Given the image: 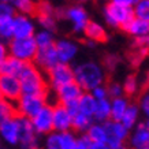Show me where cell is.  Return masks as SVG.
I'll return each mask as SVG.
<instances>
[{
    "mask_svg": "<svg viewBox=\"0 0 149 149\" xmlns=\"http://www.w3.org/2000/svg\"><path fill=\"white\" fill-rule=\"evenodd\" d=\"M72 74H74V82L81 88L82 92L88 93L97 86L104 85L107 78L103 66L93 60L77 64L75 67H72Z\"/></svg>",
    "mask_w": 149,
    "mask_h": 149,
    "instance_id": "obj_1",
    "label": "cell"
},
{
    "mask_svg": "<svg viewBox=\"0 0 149 149\" xmlns=\"http://www.w3.org/2000/svg\"><path fill=\"white\" fill-rule=\"evenodd\" d=\"M17 78L22 89V95L47 96L48 93V84L42 75V71L33 63H25Z\"/></svg>",
    "mask_w": 149,
    "mask_h": 149,
    "instance_id": "obj_2",
    "label": "cell"
},
{
    "mask_svg": "<svg viewBox=\"0 0 149 149\" xmlns=\"http://www.w3.org/2000/svg\"><path fill=\"white\" fill-rule=\"evenodd\" d=\"M8 55L23 63H32L37 54V45L33 37L30 38H13L8 41Z\"/></svg>",
    "mask_w": 149,
    "mask_h": 149,
    "instance_id": "obj_3",
    "label": "cell"
},
{
    "mask_svg": "<svg viewBox=\"0 0 149 149\" xmlns=\"http://www.w3.org/2000/svg\"><path fill=\"white\" fill-rule=\"evenodd\" d=\"M103 15H104V21H105V23L108 26L120 27V29H123L131 19L134 18L131 8L120 7V6L113 4L111 1H108L107 4L104 6Z\"/></svg>",
    "mask_w": 149,
    "mask_h": 149,
    "instance_id": "obj_4",
    "label": "cell"
},
{
    "mask_svg": "<svg viewBox=\"0 0 149 149\" xmlns=\"http://www.w3.org/2000/svg\"><path fill=\"white\" fill-rule=\"evenodd\" d=\"M47 96L40 95H22L15 103L17 115L32 119L42 107L47 105Z\"/></svg>",
    "mask_w": 149,
    "mask_h": 149,
    "instance_id": "obj_5",
    "label": "cell"
},
{
    "mask_svg": "<svg viewBox=\"0 0 149 149\" xmlns=\"http://www.w3.org/2000/svg\"><path fill=\"white\" fill-rule=\"evenodd\" d=\"M104 130H105V144L108 145L111 149L119 148L125 145V142L129 138V134L130 131L127 130L126 127L123 126L120 122H115V120H107V122L103 123Z\"/></svg>",
    "mask_w": 149,
    "mask_h": 149,
    "instance_id": "obj_6",
    "label": "cell"
},
{
    "mask_svg": "<svg viewBox=\"0 0 149 149\" xmlns=\"http://www.w3.org/2000/svg\"><path fill=\"white\" fill-rule=\"evenodd\" d=\"M17 122L19 129V141L18 145L21 149H40V141L32 127L30 119L17 115Z\"/></svg>",
    "mask_w": 149,
    "mask_h": 149,
    "instance_id": "obj_7",
    "label": "cell"
},
{
    "mask_svg": "<svg viewBox=\"0 0 149 149\" xmlns=\"http://www.w3.org/2000/svg\"><path fill=\"white\" fill-rule=\"evenodd\" d=\"M63 19H67L72 25V30L75 33H82L88 22L91 21L89 14L82 4H72L66 7L63 11Z\"/></svg>",
    "mask_w": 149,
    "mask_h": 149,
    "instance_id": "obj_8",
    "label": "cell"
},
{
    "mask_svg": "<svg viewBox=\"0 0 149 149\" xmlns=\"http://www.w3.org/2000/svg\"><path fill=\"white\" fill-rule=\"evenodd\" d=\"M32 127L37 136H48L54 131L52 129V105L47 104L30 119Z\"/></svg>",
    "mask_w": 149,
    "mask_h": 149,
    "instance_id": "obj_9",
    "label": "cell"
},
{
    "mask_svg": "<svg viewBox=\"0 0 149 149\" xmlns=\"http://www.w3.org/2000/svg\"><path fill=\"white\" fill-rule=\"evenodd\" d=\"M48 72V82H49V86L56 91L60 86L66 85V84H70V82L74 81V74H72V67L70 64H60L58 63L56 66L51 68ZM47 82V84H48Z\"/></svg>",
    "mask_w": 149,
    "mask_h": 149,
    "instance_id": "obj_10",
    "label": "cell"
},
{
    "mask_svg": "<svg viewBox=\"0 0 149 149\" xmlns=\"http://www.w3.org/2000/svg\"><path fill=\"white\" fill-rule=\"evenodd\" d=\"M54 48L56 52L58 62L60 64H70L77 58L78 51H79L78 44L70 38H60V40L55 41Z\"/></svg>",
    "mask_w": 149,
    "mask_h": 149,
    "instance_id": "obj_11",
    "label": "cell"
},
{
    "mask_svg": "<svg viewBox=\"0 0 149 149\" xmlns=\"http://www.w3.org/2000/svg\"><path fill=\"white\" fill-rule=\"evenodd\" d=\"M21 96L22 89L18 78L13 75H0V99L15 104Z\"/></svg>",
    "mask_w": 149,
    "mask_h": 149,
    "instance_id": "obj_12",
    "label": "cell"
},
{
    "mask_svg": "<svg viewBox=\"0 0 149 149\" xmlns=\"http://www.w3.org/2000/svg\"><path fill=\"white\" fill-rule=\"evenodd\" d=\"M14 38H30L36 33V25L27 15L15 14L13 17Z\"/></svg>",
    "mask_w": 149,
    "mask_h": 149,
    "instance_id": "obj_13",
    "label": "cell"
},
{
    "mask_svg": "<svg viewBox=\"0 0 149 149\" xmlns=\"http://www.w3.org/2000/svg\"><path fill=\"white\" fill-rule=\"evenodd\" d=\"M52 129L55 133L71 131V115L62 104L52 105Z\"/></svg>",
    "mask_w": 149,
    "mask_h": 149,
    "instance_id": "obj_14",
    "label": "cell"
},
{
    "mask_svg": "<svg viewBox=\"0 0 149 149\" xmlns=\"http://www.w3.org/2000/svg\"><path fill=\"white\" fill-rule=\"evenodd\" d=\"M129 145L131 149H148L149 148V125L148 122L137 123L133 133L129 134Z\"/></svg>",
    "mask_w": 149,
    "mask_h": 149,
    "instance_id": "obj_15",
    "label": "cell"
},
{
    "mask_svg": "<svg viewBox=\"0 0 149 149\" xmlns=\"http://www.w3.org/2000/svg\"><path fill=\"white\" fill-rule=\"evenodd\" d=\"M0 141H4L8 145H18L19 129L17 122V115L0 123Z\"/></svg>",
    "mask_w": 149,
    "mask_h": 149,
    "instance_id": "obj_16",
    "label": "cell"
},
{
    "mask_svg": "<svg viewBox=\"0 0 149 149\" xmlns=\"http://www.w3.org/2000/svg\"><path fill=\"white\" fill-rule=\"evenodd\" d=\"M34 66L38 67L40 70H44V71H49L51 68L56 66L59 63L58 58H56V52H55L54 45L48 47V48H41V49H37V54L34 56Z\"/></svg>",
    "mask_w": 149,
    "mask_h": 149,
    "instance_id": "obj_17",
    "label": "cell"
},
{
    "mask_svg": "<svg viewBox=\"0 0 149 149\" xmlns=\"http://www.w3.org/2000/svg\"><path fill=\"white\" fill-rule=\"evenodd\" d=\"M56 93V100H58V104H68L72 103V101H78V99L82 96V89L79 86L72 81L70 84H66V85L60 86L59 89L55 91Z\"/></svg>",
    "mask_w": 149,
    "mask_h": 149,
    "instance_id": "obj_18",
    "label": "cell"
},
{
    "mask_svg": "<svg viewBox=\"0 0 149 149\" xmlns=\"http://www.w3.org/2000/svg\"><path fill=\"white\" fill-rule=\"evenodd\" d=\"M82 33L85 34L88 41H92L95 44H97V42H105V41L108 40V32L105 30V27L101 23L96 22V21H89Z\"/></svg>",
    "mask_w": 149,
    "mask_h": 149,
    "instance_id": "obj_19",
    "label": "cell"
},
{
    "mask_svg": "<svg viewBox=\"0 0 149 149\" xmlns=\"http://www.w3.org/2000/svg\"><path fill=\"white\" fill-rule=\"evenodd\" d=\"M122 30H125L127 34H130L133 38L148 36L149 34V21L133 18L126 26L123 27Z\"/></svg>",
    "mask_w": 149,
    "mask_h": 149,
    "instance_id": "obj_20",
    "label": "cell"
},
{
    "mask_svg": "<svg viewBox=\"0 0 149 149\" xmlns=\"http://www.w3.org/2000/svg\"><path fill=\"white\" fill-rule=\"evenodd\" d=\"M25 63L18 60V59L13 58V56H6L1 62H0V75H13V77H18V74L23 68Z\"/></svg>",
    "mask_w": 149,
    "mask_h": 149,
    "instance_id": "obj_21",
    "label": "cell"
},
{
    "mask_svg": "<svg viewBox=\"0 0 149 149\" xmlns=\"http://www.w3.org/2000/svg\"><path fill=\"white\" fill-rule=\"evenodd\" d=\"M138 119H140V108H138V105L136 103H130L127 109L125 111V113H123L122 119H120V123L130 131L137 126Z\"/></svg>",
    "mask_w": 149,
    "mask_h": 149,
    "instance_id": "obj_22",
    "label": "cell"
},
{
    "mask_svg": "<svg viewBox=\"0 0 149 149\" xmlns=\"http://www.w3.org/2000/svg\"><path fill=\"white\" fill-rule=\"evenodd\" d=\"M111 115H109V119L111 120H115V122H120L123 113L129 107V99L122 96V97H116V99H111Z\"/></svg>",
    "mask_w": 149,
    "mask_h": 149,
    "instance_id": "obj_23",
    "label": "cell"
},
{
    "mask_svg": "<svg viewBox=\"0 0 149 149\" xmlns=\"http://www.w3.org/2000/svg\"><path fill=\"white\" fill-rule=\"evenodd\" d=\"M96 104H97V101L93 99V96L91 93H88V92H84L82 96L78 99V112H81L93 119Z\"/></svg>",
    "mask_w": 149,
    "mask_h": 149,
    "instance_id": "obj_24",
    "label": "cell"
},
{
    "mask_svg": "<svg viewBox=\"0 0 149 149\" xmlns=\"http://www.w3.org/2000/svg\"><path fill=\"white\" fill-rule=\"evenodd\" d=\"M109 115H111V101H109V99H104L97 101L95 113H93V122L96 123L107 122V120H109Z\"/></svg>",
    "mask_w": 149,
    "mask_h": 149,
    "instance_id": "obj_25",
    "label": "cell"
},
{
    "mask_svg": "<svg viewBox=\"0 0 149 149\" xmlns=\"http://www.w3.org/2000/svg\"><path fill=\"white\" fill-rule=\"evenodd\" d=\"M14 11L21 15H27L32 17L36 15V3L34 0H13L11 1Z\"/></svg>",
    "mask_w": 149,
    "mask_h": 149,
    "instance_id": "obj_26",
    "label": "cell"
},
{
    "mask_svg": "<svg viewBox=\"0 0 149 149\" xmlns=\"http://www.w3.org/2000/svg\"><path fill=\"white\" fill-rule=\"evenodd\" d=\"M84 136L89 140V142H105V138H107L103 123H96V122L92 123L91 127L86 130Z\"/></svg>",
    "mask_w": 149,
    "mask_h": 149,
    "instance_id": "obj_27",
    "label": "cell"
},
{
    "mask_svg": "<svg viewBox=\"0 0 149 149\" xmlns=\"http://www.w3.org/2000/svg\"><path fill=\"white\" fill-rule=\"evenodd\" d=\"M77 144V137L72 131L56 133V142L55 146L58 149H74Z\"/></svg>",
    "mask_w": 149,
    "mask_h": 149,
    "instance_id": "obj_28",
    "label": "cell"
},
{
    "mask_svg": "<svg viewBox=\"0 0 149 149\" xmlns=\"http://www.w3.org/2000/svg\"><path fill=\"white\" fill-rule=\"evenodd\" d=\"M92 123H93V119L81 112H77L75 115L71 116V129L78 131V133H84L85 134L86 130L91 127Z\"/></svg>",
    "mask_w": 149,
    "mask_h": 149,
    "instance_id": "obj_29",
    "label": "cell"
},
{
    "mask_svg": "<svg viewBox=\"0 0 149 149\" xmlns=\"http://www.w3.org/2000/svg\"><path fill=\"white\" fill-rule=\"evenodd\" d=\"M34 41H36L37 49H41V48H48V47H52L55 44V36L54 33L47 32V30H40V32L34 33L33 36Z\"/></svg>",
    "mask_w": 149,
    "mask_h": 149,
    "instance_id": "obj_30",
    "label": "cell"
},
{
    "mask_svg": "<svg viewBox=\"0 0 149 149\" xmlns=\"http://www.w3.org/2000/svg\"><path fill=\"white\" fill-rule=\"evenodd\" d=\"M122 88H123V95L136 96L138 93V91H140V81H138L137 75H134V74L127 75L122 84Z\"/></svg>",
    "mask_w": 149,
    "mask_h": 149,
    "instance_id": "obj_31",
    "label": "cell"
},
{
    "mask_svg": "<svg viewBox=\"0 0 149 149\" xmlns=\"http://www.w3.org/2000/svg\"><path fill=\"white\" fill-rule=\"evenodd\" d=\"M14 38V25L13 18H6L0 21V40L11 41Z\"/></svg>",
    "mask_w": 149,
    "mask_h": 149,
    "instance_id": "obj_32",
    "label": "cell"
},
{
    "mask_svg": "<svg viewBox=\"0 0 149 149\" xmlns=\"http://www.w3.org/2000/svg\"><path fill=\"white\" fill-rule=\"evenodd\" d=\"M131 10L134 18L149 21V0H137V3Z\"/></svg>",
    "mask_w": 149,
    "mask_h": 149,
    "instance_id": "obj_33",
    "label": "cell"
},
{
    "mask_svg": "<svg viewBox=\"0 0 149 149\" xmlns=\"http://www.w3.org/2000/svg\"><path fill=\"white\" fill-rule=\"evenodd\" d=\"M17 115V109H15V104L6 101V100L0 99V123L11 119Z\"/></svg>",
    "mask_w": 149,
    "mask_h": 149,
    "instance_id": "obj_34",
    "label": "cell"
},
{
    "mask_svg": "<svg viewBox=\"0 0 149 149\" xmlns=\"http://www.w3.org/2000/svg\"><path fill=\"white\" fill-rule=\"evenodd\" d=\"M55 7L48 0H40L36 3V15L37 17H55Z\"/></svg>",
    "mask_w": 149,
    "mask_h": 149,
    "instance_id": "obj_35",
    "label": "cell"
},
{
    "mask_svg": "<svg viewBox=\"0 0 149 149\" xmlns=\"http://www.w3.org/2000/svg\"><path fill=\"white\" fill-rule=\"evenodd\" d=\"M122 63V58L116 54H108L104 56L103 60V68L108 70V71H115Z\"/></svg>",
    "mask_w": 149,
    "mask_h": 149,
    "instance_id": "obj_36",
    "label": "cell"
},
{
    "mask_svg": "<svg viewBox=\"0 0 149 149\" xmlns=\"http://www.w3.org/2000/svg\"><path fill=\"white\" fill-rule=\"evenodd\" d=\"M146 56H148V48H141V49H134L133 48V51L130 52V56H129L131 66H134V67L140 66Z\"/></svg>",
    "mask_w": 149,
    "mask_h": 149,
    "instance_id": "obj_37",
    "label": "cell"
},
{
    "mask_svg": "<svg viewBox=\"0 0 149 149\" xmlns=\"http://www.w3.org/2000/svg\"><path fill=\"white\" fill-rule=\"evenodd\" d=\"M37 21H38V25L42 27V30H47L51 33H54L56 30L58 21L55 17H37Z\"/></svg>",
    "mask_w": 149,
    "mask_h": 149,
    "instance_id": "obj_38",
    "label": "cell"
},
{
    "mask_svg": "<svg viewBox=\"0 0 149 149\" xmlns=\"http://www.w3.org/2000/svg\"><path fill=\"white\" fill-rule=\"evenodd\" d=\"M107 88V93H108V99H116V97H122L123 96V88L122 84L119 82H109Z\"/></svg>",
    "mask_w": 149,
    "mask_h": 149,
    "instance_id": "obj_39",
    "label": "cell"
},
{
    "mask_svg": "<svg viewBox=\"0 0 149 149\" xmlns=\"http://www.w3.org/2000/svg\"><path fill=\"white\" fill-rule=\"evenodd\" d=\"M15 15L11 3H0V21H3L6 18H13Z\"/></svg>",
    "mask_w": 149,
    "mask_h": 149,
    "instance_id": "obj_40",
    "label": "cell"
},
{
    "mask_svg": "<svg viewBox=\"0 0 149 149\" xmlns=\"http://www.w3.org/2000/svg\"><path fill=\"white\" fill-rule=\"evenodd\" d=\"M92 96H93V99L96 101H100V100H104V99H108V93H107V88L104 85H100L97 88H95L92 92H89Z\"/></svg>",
    "mask_w": 149,
    "mask_h": 149,
    "instance_id": "obj_41",
    "label": "cell"
},
{
    "mask_svg": "<svg viewBox=\"0 0 149 149\" xmlns=\"http://www.w3.org/2000/svg\"><path fill=\"white\" fill-rule=\"evenodd\" d=\"M138 108H140V112H142L144 115L148 116L149 115V95L148 93H144L140 99V104H137Z\"/></svg>",
    "mask_w": 149,
    "mask_h": 149,
    "instance_id": "obj_42",
    "label": "cell"
},
{
    "mask_svg": "<svg viewBox=\"0 0 149 149\" xmlns=\"http://www.w3.org/2000/svg\"><path fill=\"white\" fill-rule=\"evenodd\" d=\"M149 44V37L144 36V37H137L133 41V48L134 49H141V48H148Z\"/></svg>",
    "mask_w": 149,
    "mask_h": 149,
    "instance_id": "obj_43",
    "label": "cell"
},
{
    "mask_svg": "<svg viewBox=\"0 0 149 149\" xmlns=\"http://www.w3.org/2000/svg\"><path fill=\"white\" fill-rule=\"evenodd\" d=\"M109 1L120 7H126V8H133L137 3V0H109Z\"/></svg>",
    "mask_w": 149,
    "mask_h": 149,
    "instance_id": "obj_44",
    "label": "cell"
},
{
    "mask_svg": "<svg viewBox=\"0 0 149 149\" xmlns=\"http://www.w3.org/2000/svg\"><path fill=\"white\" fill-rule=\"evenodd\" d=\"M89 144H91L89 140L85 136H82L79 138H77V144H75L74 149H89Z\"/></svg>",
    "mask_w": 149,
    "mask_h": 149,
    "instance_id": "obj_45",
    "label": "cell"
},
{
    "mask_svg": "<svg viewBox=\"0 0 149 149\" xmlns=\"http://www.w3.org/2000/svg\"><path fill=\"white\" fill-rule=\"evenodd\" d=\"M6 56H8V49H7V44H6L4 41L0 40V62L6 58Z\"/></svg>",
    "mask_w": 149,
    "mask_h": 149,
    "instance_id": "obj_46",
    "label": "cell"
},
{
    "mask_svg": "<svg viewBox=\"0 0 149 149\" xmlns=\"http://www.w3.org/2000/svg\"><path fill=\"white\" fill-rule=\"evenodd\" d=\"M89 149H111L105 142H91Z\"/></svg>",
    "mask_w": 149,
    "mask_h": 149,
    "instance_id": "obj_47",
    "label": "cell"
},
{
    "mask_svg": "<svg viewBox=\"0 0 149 149\" xmlns=\"http://www.w3.org/2000/svg\"><path fill=\"white\" fill-rule=\"evenodd\" d=\"M78 4H82V3H86V1H89V0H75Z\"/></svg>",
    "mask_w": 149,
    "mask_h": 149,
    "instance_id": "obj_48",
    "label": "cell"
},
{
    "mask_svg": "<svg viewBox=\"0 0 149 149\" xmlns=\"http://www.w3.org/2000/svg\"><path fill=\"white\" fill-rule=\"evenodd\" d=\"M13 0H0V3H11Z\"/></svg>",
    "mask_w": 149,
    "mask_h": 149,
    "instance_id": "obj_49",
    "label": "cell"
},
{
    "mask_svg": "<svg viewBox=\"0 0 149 149\" xmlns=\"http://www.w3.org/2000/svg\"><path fill=\"white\" fill-rule=\"evenodd\" d=\"M115 149H127L126 145H122V146H119V148H115Z\"/></svg>",
    "mask_w": 149,
    "mask_h": 149,
    "instance_id": "obj_50",
    "label": "cell"
},
{
    "mask_svg": "<svg viewBox=\"0 0 149 149\" xmlns=\"http://www.w3.org/2000/svg\"><path fill=\"white\" fill-rule=\"evenodd\" d=\"M96 1H100V3H103V1H104V3H105V1H107V3H108L109 0H96Z\"/></svg>",
    "mask_w": 149,
    "mask_h": 149,
    "instance_id": "obj_51",
    "label": "cell"
},
{
    "mask_svg": "<svg viewBox=\"0 0 149 149\" xmlns=\"http://www.w3.org/2000/svg\"><path fill=\"white\" fill-rule=\"evenodd\" d=\"M45 149H58V148H45Z\"/></svg>",
    "mask_w": 149,
    "mask_h": 149,
    "instance_id": "obj_52",
    "label": "cell"
},
{
    "mask_svg": "<svg viewBox=\"0 0 149 149\" xmlns=\"http://www.w3.org/2000/svg\"><path fill=\"white\" fill-rule=\"evenodd\" d=\"M0 149H3V148H0Z\"/></svg>",
    "mask_w": 149,
    "mask_h": 149,
    "instance_id": "obj_53",
    "label": "cell"
},
{
    "mask_svg": "<svg viewBox=\"0 0 149 149\" xmlns=\"http://www.w3.org/2000/svg\"><path fill=\"white\" fill-rule=\"evenodd\" d=\"M148 149H149V148H148Z\"/></svg>",
    "mask_w": 149,
    "mask_h": 149,
    "instance_id": "obj_54",
    "label": "cell"
}]
</instances>
